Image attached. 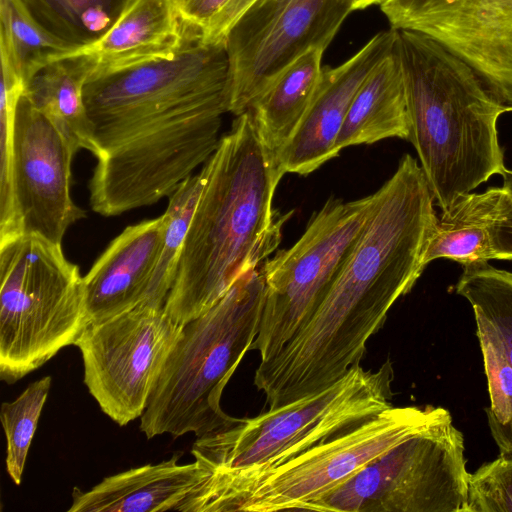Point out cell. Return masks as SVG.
<instances>
[{
    "mask_svg": "<svg viewBox=\"0 0 512 512\" xmlns=\"http://www.w3.org/2000/svg\"><path fill=\"white\" fill-rule=\"evenodd\" d=\"M180 453L108 477L88 491L75 487L69 512L179 511L206 471L194 460L179 464Z\"/></svg>",
    "mask_w": 512,
    "mask_h": 512,
    "instance_id": "ac0fdd59",
    "label": "cell"
},
{
    "mask_svg": "<svg viewBox=\"0 0 512 512\" xmlns=\"http://www.w3.org/2000/svg\"><path fill=\"white\" fill-rule=\"evenodd\" d=\"M385 0H352L353 10H362L371 5H381Z\"/></svg>",
    "mask_w": 512,
    "mask_h": 512,
    "instance_id": "836d02e7",
    "label": "cell"
},
{
    "mask_svg": "<svg viewBox=\"0 0 512 512\" xmlns=\"http://www.w3.org/2000/svg\"><path fill=\"white\" fill-rule=\"evenodd\" d=\"M76 152L23 92L13 117L11 236L35 234L61 245L67 229L85 217V211L75 205L70 194L71 164Z\"/></svg>",
    "mask_w": 512,
    "mask_h": 512,
    "instance_id": "4fadbf2b",
    "label": "cell"
},
{
    "mask_svg": "<svg viewBox=\"0 0 512 512\" xmlns=\"http://www.w3.org/2000/svg\"><path fill=\"white\" fill-rule=\"evenodd\" d=\"M0 51L25 86L45 65L69 52L29 21L12 0H0Z\"/></svg>",
    "mask_w": 512,
    "mask_h": 512,
    "instance_id": "484cf974",
    "label": "cell"
},
{
    "mask_svg": "<svg viewBox=\"0 0 512 512\" xmlns=\"http://www.w3.org/2000/svg\"><path fill=\"white\" fill-rule=\"evenodd\" d=\"M202 188L203 176L198 173L186 178L169 197L168 207L163 214L165 218L163 241L152 275L147 305L165 306Z\"/></svg>",
    "mask_w": 512,
    "mask_h": 512,
    "instance_id": "d4e9b609",
    "label": "cell"
},
{
    "mask_svg": "<svg viewBox=\"0 0 512 512\" xmlns=\"http://www.w3.org/2000/svg\"><path fill=\"white\" fill-rule=\"evenodd\" d=\"M450 419L442 407L391 405L269 471L229 512L307 510L394 446Z\"/></svg>",
    "mask_w": 512,
    "mask_h": 512,
    "instance_id": "30bf717a",
    "label": "cell"
},
{
    "mask_svg": "<svg viewBox=\"0 0 512 512\" xmlns=\"http://www.w3.org/2000/svg\"><path fill=\"white\" fill-rule=\"evenodd\" d=\"M464 438L452 419L404 440L324 497L319 512H467Z\"/></svg>",
    "mask_w": 512,
    "mask_h": 512,
    "instance_id": "9c48e42d",
    "label": "cell"
},
{
    "mask_svg": "<svg viewBox=\"0 0 512 512\" xmlns=\"http://www.w3.org/2000/svg\"><path fill=\"white\" fill-rule=\"evenodd\" d=\"M511 205L512 197L503 186L459 197L437 219L423 254V267L439 258L463 266L494 259V229Z\"/></svg>",
    "mask_w": 512,
    "mask_h": 512,
    "instance_id": "ffe728a7",
    "label": "cell"
},
{
    "mask_svg": "<svg viewBox=\"0 0 512 512\" xmlns=\"http://www.w3.org/2000/svg\"><path fill=\"white\" fill-rule=\"evenodd\" d=\"M25 89L22 79L6 63H1L0 92V240L13 234L14 215L11 189L13 117L19 96Z\"/></svg>",
    "mask_w": 512,
    "mask_h": 512,
    "instance_id": "f1b7e54d",
    "label": "cell"
},
{
    "mask_svg": "<svg viewBox=\"0 0 512 512\" xmlns=\"http://www.w3.org/2000/svg\"><path fill=\"white\" fill-rule=\"evenodd\" d=\"M467 512H512V456L501 455L469 474Z\"/></svg>",
    "mask_w": 512,
    "mask_h": 512,
    "instance_id": "f546056e",
    "label": "cell"
},
{
    "mask_svg": "<svg viewBox=\"0 0 512 512\" xmlns=\"http://www.w3.org/2000/svg\"><path fill=\"white\" fill-rule=\"evenodd\" d=\"M255 0H230L202 34L207 43H224V39L236 20Z\"/></svg>",
    "mask_w": 512,
    "mask_h": 512,
    "instance_id": "1f68e13d",
    "label": "cell"
},
{
    "mask_svg": "<svg viewBox=\"0 0 512 512\" xmlns=\"http://www.w3.org/2000/svg\"><path fill=\"white\" fill-rule=\"evenodd\" d=\"M51 383L50 376L38 379L15 400L1 405L0 419L6 437V470L16 485L22 481L28 451Z\"/></svg>",
    "mask_w": 512,
    "mask_h": 512,
    "instance_id": "4316f807",
    "label": "cell"
},
{
    "mask_svg": "<svg viewBox=\"0 0 512 512\" xmlns=\"http://www.w3.org/2000/svg\"><path fill=\"white\" fill-rule=\"evenodd\" d=\"M390 28L423 34L466 63L512 112V0H385Z\"/></svg>",
    "mask_w": 512,
    "mask_h": 512,
    "instance_id": "5bb4252c",
    "label": "cell"
},
{
    "mask_svg": "<svg viewBox=\"0 0 512 512\" xmlns=\"http://www.w3.org/2000/svg\"><path fill=\"white\" fill-rule=\"evenodd\" d=\"M200 173L203 188L165 303L181 325L208 311L243 273L268 258L288 217L272 208L285 172L248 111L236 116Z\"/></svg>",
    "mask_w": 512,
    "mask_h": 512,
    "instance_id": "3957f363",
    "label": "cell"
},
{
    "mask_svg": "<svg viewBox=\"0 0 512 512\" xmlns=\"http://www.w3.org/2000/svg\"><path fill=\"white\" fill-rule=\"evenodd\" d=\"M0 378L13 384L88 325L83 277L61 245L35 234L0 240Z\"/></svg>",
    "mask_w": 512,
    "mask_h": 512,
    "instance_id": "52a82bcc",
    "label": "cell"
},
{
    "mask_svg": "<svg viewBox=\"0 0 512 512\" xmlns=\"http://www.w3.org/2000/svg\"><path fill=\"white\" fill-rule=\"evenodd\" d=\"M374 202V193L350 202L331 196L292 247L264 261V300L250 350L258 351L260 360L277 354L321 304Z\"/></svg>",
    "mask_w": 512,
    "mask_h": 512,
    "instance_id": "ba28073f",
    "label": "cell"
},
{
    "mask_svg": "<svg viewBox=\"0 0 512 512\" xmlns=\"http://www.w3.org/2000/svg\"><path fill=\"white\" fill-rule=\"evenodd\" d=\"M93 73L84 54L65 53L45 65L27 83L24 94L68 139L76 151L98 150L83 100V86Z\"/></svg>",
    "mask_w": 512,
    "mask_h": 512,
    "instance_id": "44dd1931",
    "label": "cell"
},
{
    "mask_svg": "<svg viewBox=\"0 0 512 512\" xmlns=\"http://www.w3.org/2000/svg\"><path fill=\"white\" fill-rule=\"evenodd\" d=\"M410 138L442 211L506 167L497 121L506 109L477 74L431 38L398 31Z\"/></svg>",
    "mask_w": 512,
    "mask_h": 512,
    "instance_id": "5b68a950",
    "label": "cell"
},
{
    "mask_svg": "<svg viewBox=\"0 0 512 512\" xmlns=\"http://www.w3.org/2000/svg\"><path fill=\"white\" fill-rule=\"evenodd\" d=\"M182 330L165 306L146 304L84 329L74 344L82 355L84 383L116 424L142 416Z\"/></svg>",
    "mask_w": 512,
    "mask_h": 512,
    "instance_id": "8fae6325",
    "label": "cell"
},
{
    "mask_svg": "<svg viewBox=\"0 0 512 512\" xmlns=\"http://www.w3.org/2000/svg\"><path fill=\"white\" fill-rule=\"evenodd\" d=\"M476 326L490 398L488 425L500 454L512 456V365L497 338Z\"/></svg>",
    "mask_w": 512,
    "mask_h": 512,
    "instance_id": "83f0119b",
    "label": "cell"
},
{
    "mask_svg": "<svg viewBox=\"0 0 512 512\" xmlns=\"http://www.w3.org/2000/svg\"><path fill=\"white\" fill-rule=\"evenodd\" d=\"M262 264L243 273L214 306L183 325L140 417L147 439L187 433L199 437L237 420L223 411L221 398L259 331Z\"/></svg>",
    "mask_w": 512,
    "mask_h": 512,
    "instance_id": "8992f818",
    "label": "cell"
},
{
    "mask_svg": "<svg viewBox=\"0 0 512 512\" xmlns=\"http://www.w3.org/2000/svg\"><path fill=\"white\" fill-rule=\"evenodd\" d=\"M397 40L357 90L336 141L339 153L348 146L386 138L409 141L410 119Z\"/></svg>",
    "mask_w": 512,
    "mask_h": 512,
    "instance_id": "d6986e66",
    "label": "cell"
},
{
    "mask_svg": "<svg viewBox=\"0 0 512 512\" xmlns=\"http://www.w3.org/2000/svg\"><path fill=\"white\" fill-rule=\"evenodd\" d=\"M393 364L352 367L329 387L197 437L191 453L205 479L180 512H229L266 473L391 406Z\"/></svg>",
    "mask_w": 512,
    "mask_h": 512,
    "instance_id": "277c9868",
    "label": "cell"
},
{
    "mask_svg": "<svg viewBox=\"0 0 512 512\" xmlns=\"http://www.w3.org/2000/svg\"><path fill=\"white\" fill-rule=\"evenodd\" d=\"M230 0H176L181 17L202 34Z\"/></svg>",
    "mask_w": 512,
    "mask_h": 512,
    "instance_id": "4dcf8cb0",
    "label": "cell"
},
{
    "mask_svg": "<svg viewBox=\"0 0 512 512\" xmlns=\"http://www.w3.org/2000/svg\"><path fill=\"white\" fill-rule=\"evenodd\" d=\"M503 187L512 197V170L506 168L501 174ZM494 259L512 260V205L505 216L496 224L493 234Z\"/></svg>",
    "mask_w": 512,
    "mask_h": 512,
    "instance_id": "d6a6232c",
    "label": "cell"
},
{
    "mask_svg": "<svg viewBox=\"0 0 512 512\" xmlns=\"http://www.w3.org/2000/svg\"><path fill=\"white\" fill-rule=\"evenodd\" d=\"M455 290L471 304L476 324L497 338L512 365V272L488 261L464 265Z\"/></svg>",
    "mask_w": 512,
    "mask_h": 512,
    "instance_id": "cb8c5ba5",
    "label": "cell"
},
{
    "mask_svg": "<svg viewBox=\"0 0 512 512\" xmlns=\"http://www.w3.org/2000/svg\"><path fill=\"white\" fill-rule=\"evenodd\" d=\"M12 1L36 27L73 52L98 42L135 0Z\"/></svg>",
    "mask_w": 512,
    "mask_h": 512,
    "instance_id": "603a6c76",
    "label": "cell"
},
{
    "mask_svg": "<svg viewBox=\"0 0 512 512\" xmlns=\"http://www.w3.org/2000/svg\"><path fill=\"white\" fill-rule=\"evenodd\" d=\"M352 0H255L229 29L228 112L238 116L291 63L326 50Z\"/></svg>",
    "mask_w": 512,
    "mask_h": 512,
    "instance_id": "7c38bea8",
    "label": "cell"
},
{
    "mask_svg": "<svg viewBox=\"0 0 512 512\" xmlns=\"http://www.w3.org/2000/svg\"><path fill=\"white\" fill-rule=\"evenodd\" d=\"M398 31L375 34L336 67H323L311 103L288 143L277 155L285 173L307 175L339 155L336 141L350 104L370 72L392 51Z\"/></svg>",
    "mask_w": 512,
    "mask_h": 512,
    "instance_id": "9a60e30c",
    "label": "cell"
},
{
    "mask_svg": "<svg viewBox=\"0 0 512 512\" xmlns=\"http://www.w3.org/2000/svg\"><path fill=\"white\" fill-rule=\"evenodd\" d=\"M324 50L311 49L291 63L249 105L256 131L276 157L293 136L322 74Z\"/></svg>",
    "mask_w": 512,
    "mask_h": 512,
    "instance_id": "7402d4cb",
    "label": "cell"
},
{
    "mask_svg": "<svg viewBox=\"0 0 512 512\" xmlns=\"http://www.w3.org/2000/svg\"><path fill=\"white\" fill-rule=\"evenodd\" d=\"M165 231L164 215L128 226L83 277L88 324L148 304Z\"/></svg>",
    "mask_w": 512,
    "mask_h": 512,
    "instance_id": "2e32d148",
    "label": "cell"
},
{
    "mask_svg": "<svg viewBox=\"0 0 512 512\" xmlns=\"http://www.w3.org/2000/svg\"><path fill=\"white\" fill-rule=\"evenodd\" d=\"M228 77L225 44L200 35L170 57L91 77L83 100L98 150L93 211L155 204L204 164L220 141Z\"/></svg>",
    "mask_w": 512,
    "mask_h": 512,
    "instance_id": "6da1fadb",
    "label": "cell"
},
{
    "mask_svg": "<svg viewBox=\"0 0 512 512\" xmlns=\"http://www.w3.org/2000/svg\"><path fill=\"white\" fill-rule=\"evenodd\" d=\"M195 34L176 0H135L98 42L69 53L87 55L94 77L170 57Z\"/></svg>",
    "mask_w": 512,
    "mask_h": 512,
    "instance_id": "e0dca14e",
    "label": "cell"
},
{
    "mask_svg": "<svg viewBox=\"0 0 512 512\" xmlns=\"http://www.w3.org/2000/svg\"><path fill=\"white\" fill-rule=\"evenodd\" d=\"M369 219L321 304L256 377L277 401L319 392L360 364L368 340L424 271L437 222L421 166L405 154L375 193Z\"/></svg>",
    "mask_w": 512,
    "mask_h": 512,
    "instance_id": "7a4b0ae2",
    "label": "cell"
}]
</instances>
